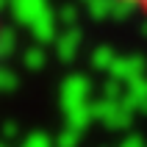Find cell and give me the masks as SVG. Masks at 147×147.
Listing matches in <instances>:
<instances>
[{
    "label": "cell",
    "mask_w": 147,
    "mask_h": 147,
    "mask_svg": "<svg viewBox=\"0 0 147 147\" xmlns=\"http://www.w3.org/2000/svg\"><path fill=\"white\" fill-rule=\"evenodd\" d=\"M108 6H114L117 11H125V14L136 17V20H144L147 22V0H103Z\"/></svg>",
    "instance_id": "6da1fadb"
},
{
    "label": "cell",
    "mask_w": 147,
    "mask_h": 147,
    "mask_svg": "<svg viewBox=\"0 0 147 147\" xmlns=\"http://www.w3.org/2000/svg\"><path fill=\"white\" fill-rule=\"evenodd\" d=\"M0 47H3V45H0Z\"/></svg>",
    "instance_id": "7a4b0ae2"
}]
</instances>
